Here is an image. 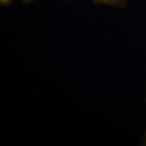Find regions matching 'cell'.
Returning <instances> with one entry per match:
<instances>
[{"label": "cell", "instance_id": "1", "mask_svg": "<svg viewBox=\"0 0 146 146\" xmlns=\"http://www.w3.org/2000/svg\"><path fill=\"white\" fill-rule=\"evenodd\" d=\"M92 1L96 5H104L123 8L125 7L128 0H92Z\"/></svg>", "mask_w": 146, "mask_h": 146}, {"label": "cell", "instance_id": "2", "mask_svg": "<svg viewBox=\"0 0 146 146\" xmlns=\"http://www.w3.org/2000/svg\"><path fill=\"white\" fill-rule=\"evenodd\" d=\"M14 0H0V5L3 6H8L11 5Z\"/></svg>", "mask_w": 146, "mask_h": 146}, {"label": "cell", "instance_id": "3", "mask_svg": "<svg viewBox=\"0 0 146 146\" xmlns=\"http://www.w3.org/2000/svg\"><path fill=\"white\" fill-rule=\"evenodd\" d=\"M21 1L25 3L29 4L34 1L35 0H21Z\"/></svg>", "mask_w": 146, "mask_h": 146}, {"label": "cell", "instance_id": "4", "mask_svg": "<svg viewBox=\"0 0 146 146\" xmlns=\"http://www.w3.org/2000/svg\"><path fill=\"white\" fill-rule=\"evenodd\" d=\"M61 1H70V0H61Z\"/></svg>", "mask_w": 146, "mask_h": 146}]
</instances>
